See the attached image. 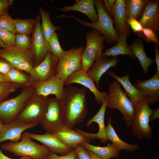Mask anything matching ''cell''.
<instances>
[{"instance_id":"1","label":"cell","mask_w":159,"mask_h":159,"mask_svg":"<svg viewBox=\"0 0 159 159\" xmlns=\"http://www.w3.org/2000/svg\"><path fill=\"white\" fill-rule=\"evenodd\" d=\"M64 88L61 102L64 125L71 128L82 122L88 112L87 90L70 85Z\"/></svg>"},{"instance_id":"2","label":"cell","mask_w":159,"mask_h":159,"mask_svg":"<svg viewBox=\"0 0 159 159\" xmlns=\"http://www.w3.org/2000/svg\"><path fill=\"white\" fill-rule=\"evenodd\" d=\"M94 4L98 15V20L95 23L90 22L72 15L63 14L58 16L57 17L73 18L81 25L93 28L102 34L108 44H112L116 43L119 40L120 37L115 29L112 19L104 9L103 1L95 0Z\"/></svg>"},{"instance_id":"3","label":"cell","mask_w":159,"mask_h":159,"mask_svg":"<svg viewBox=\"0 0 159 159\" xmlns=\"http://www.w3.org/2000/svg\"><path fill=\"white\" fill-rule=\"evenodd\" d=\"M3 150L18 157H28L32 159H44L50 152L43 145L33 141L29 137V132H24L20 140L16 143L10 142L1 147Z\"/></svg>"},{"instance_id":"4","label":"cell","mask_w":159,"mask_h":159,"mask_svg":"<svg viewBox=\"0 0 159 159\" xmlns=\"http://www.w3.org/2000/svg\"><path fill=\"white\" fill-rule=\"evenodd\" d=\"M120 85L116 80L109 85L107 106L110 109L119 110L122 115V119L126 125L129 126L134 117L135 107L122 90Z\"/></svg>"},{"instance_id":"5","label":"cell","mask_w":159,"mask_h":159,"mask_svg":"<svg viewBox=\"0 0 159 159\" xmlns=\"http://www.w3.org/2000/svg\"><path fill=\"white\" fill-rule=\"evenodd\" d=\"M153 110L146 97L135 105L134 115L130 126L132 133L138 139L152 138L153 129L149 122Z\"/></svg>"},{"instance_id":"6","label":"cell","mask_w":159,"mask_h":159,"mask_svg":"<svg viewBox=\"0 0 159 159\" xmlns=\"http://www.w3.org/2000/svg\"><path fill=\"white\" fill-rule=\"evenodd\" d=\"M35 91L32 84L22 88L17 96L6 99L0 103V118L4 124L11 121L18 116Z\"/></svg>"},{"instance_id":"7","label":"cell","mask_w":159,"mask_h":159,"mask_svg":"<svg viewBox=\"0 0 159 159\" xmlns=\"http://www.w3.org/2000/svg\"><path fill=\"white\" fill-rule=\"evenodd\" d=\"M86 47L81 54L82 69L87 72L94 62L102 56L105 48V37L97 30L93 29L85 34Z\"/></svg>"},{"instance_id":"8","label":"cell","mask_w":159,"mask_h":159,"mask_svg":"<svg viewBox=\"0 0 159 159\" xmlns=\"http://www.w3.org/2000/svg\"><path fill=\"white\" fill-rule=\"evenodd\" d=\"M0 57L9 62L13 67L29 74L35 66L33 50L18 49L15 47L6 46L0 49Z\"/></svg>"},{"instance_id":"9","label":"cell","mask_w":159,"mask_h":159,"mask_svg":"<svg viewBox=\"0 0 159 159\" xmlns=\"http://www.w3.org/2000/svg\"><path fill=\"white\" fill-rule=\"evenodd\" d=\"M48 98L39 95L35 91L22 111L15 119L26 122L41 123L45 112Z\"/></svg>"},{"instance_id":"10","label":"cell","mask_w":159,"mask_h":159,"mask_svg":"<svg viewBox=\"0 0 159 159\" xmlns=\"http://www.w3.org/2000/svg\"><path fill=\"white\" fill-rule=\"evenodd\" d=\"M41 123L46 132L52 134L64 125L61 101L56 97L48 98Z\"/></svg>"},{"instance_id":"11","label":"cell","mask_w":159,"mask_h":159,"mask_svg":"<svg viewBox=\"0 0 159 159\" xmlns=\"http://www.w3.org/2000/svg\"><path fill=\"white\" fill-rule=\"evenodd\" d=\"M85 48L82 46L72 47L65 51L63 58L59 60L56 74L64 82L73 72L82 69L81 54Z\"/></svg>"},{"instance_id":"12","label":"cell","mask_w":159,"mask_h":159,"mask_svg":"<svg viewBox=\"0 0 159 159\" xmlns=\"http://www.w3.org/2000/svg\"><path fill=\"white\" fill-rule=\"evenodd\" d=\"M59 61L49 52L43 61L34 67L29 73L32 84L44 82L56 75Z\"/></svg>"},{"instance_id":"13","label":"cell","mask_w":159,"mask_h":159,"mask_svg":"<svg viewBox=\"0 0 159 159\" xmlns=\"http://www.w3.org/2000/svg\"><path fill=\"white\" fill-rule=\"evenodd\" d=\"M40 19V16L37 15L35 19L34 27L31 37L32 50L34 55V67L41 63L47 53L50 51L48 43L42 30Z\"/></svg>"},{"instance_id":"14","label":"cell","mask_w":159,"mask_h":159,"mask_svg":"<svg viewBox=\"0 0 159 159\" xmlns=\"http://www.w3.org/2000/svg\"><path fill=\"white\" fill-rule=\"evenodd\" d=\"M73 83L81 84L87 88L94 94L95 100L98 104L102 103L108 94L105 91L100 92L95 85L94 80L82 69L76 71L70 74L64 83L67 86Z\"/></svg>"},{"instance_id":"15","label":"cell","mask_w":159,"mask_h":159,"mask_svg":"<svg viewBox=\"0 0 159 159\" xmlns=\"http://www.w3.org/2000/svg\"><path fill=\"white\" fill-rule=\"evenodd\" d=\"M38 124L21 121L15 119L4 124L0 132V143L6 140L16 143L19 141L23 132L36 126Z\"/></svg>"},{"instance_id":"16","label":"cell","mask_w":159,"mask_h":159,"mask_svg":"<svg viewBox=\"0 0 159 159\" xmlns=\"http://www.w3.org/2000/svg\"><path fill=\"white\" fill-rule=\"evenodd\" d=\"M32 84L35 92L39 95L47 97L50 95H54L60 101L62 99L64 82L56 74L46 81Z\"/></svg>"},{"instance_id":"17","label":"cell","mask_w":159,"mask_h":159,"mask_svg":"<svg viewBox=\"0 0 159 159\" xmlns=\"http://www.w3.org/2000/svg\"><path fill=\"white\" fill-rule=\"evenodd\" d=\"M107 102V96L102 102V105L97 113L91 119L89 120L86 126H89L91 124L95 122L99 126V130L96 133H92L84 132L78 128H75L76 131L82 134L88 139H99L103 143L108 142L105 131L106 127L105 124V116Z\"/></svg>"},{"instance_id":"18","label":"cell","mask_w":159,"mask_h":159,"mask_svg":"<svg viewBox=\"0 0 159 159\" xmlns=\"http://www.w3.org/2000/svg\"><path fill=\"white\" fill-rule=\"evenodd\" d=\"M29 136L31 139L41 143L52 153L63 155L69 153L74 150L50 133L46 132L43 134H38L29 133Z\"/></svg>"},{"instance_id":"19","label":"cell","mask_w":159,"mask_h":159,"mask_svg":"<svg viewBox=\"0 0 159 159\" xmlns=\"http://www.w3.org/2000/svg\"><path fill=\"white\" fill-rule=\"evenodd\" d=\"M140 92L147 99L149 104L159 101V74L157 72L150 78L144 81L137 80L134 85Z\"/></svg>"},{"instance_id":"20","label":"cell","mask_w":159,"mask_h":159,"mask_svg":"<svg viewBox=\"0 0 159 159\" xmlns=\"http://www.w3.org/2000/svg\"><path fill=\"white\" fill-rule=\"evenodd\" d=\"M143 28L150 29L155 33L159 29V1L148 0L139 21Z\"/></svg>"},{"instance_id":"21","label":"cell","mask_w":159,"mask_h":159,"mask_svg":"<svg viewBox=\"0 0 159 159\" xmlns=\"http://www.w3.org/2000/svg\"><path fill=\"white\" fill-rule=\"evenodd\" d=\"M119 62L117 57L109 59L102 55L88 69L87 73L95 82L97 89L100 88L99 82L102 75L110 68L116 66Z\"/></svg>"},{"instance_id":"22","label":"cell","mask_w":159,"mask_h":159,"mask_svg":"<svg viewBox=\"0 0 159 159\" xmlns=\"http://www.w3.org/2000/svg\"><path fill=\"white\" fill-rule=\"evenodd\" d=\"M113 18L114 27L119 37H128L131 32L126 21L125 0H116L113 8Z\"/></svg>"},{"instance_id":"23","label":"cell","mask_w":159,"mask_h":159,"mask_svg":"<svg viewBox=\"0 0 159 159\" xmlns=\"http://www.w3.org/2000/svg\"><path fill=\"white\" fill-rule=\"evenodd\" d=\"M94 2L95 0H80L77 1L72 5H67L61 8L55 7L45 3L62 12L75 11L81 12L87 16L91 22L95 23L98 20V15L95 7Z\"/></svg>"},{"instance_id":"24","label":"cell","mask_w":159,"mask_h":159,"mask_svg":"<svg viewBox=\"0 0 159 159\" xmlns=\"http://www.w3.org/2000/svg\"><path fill=\"white\" fill-rule=\"evenodd\" d=\"M52 134L74 149L79 144L85 142L90 143V141L80 133L64 125Z\"/></svg>"},{"instance_id":"25","label":"cell","mask_w":159,"mask_h":159,"mask_svg":"<svg viewBox=\"0 0 159 159\" xmlns=\"http://www.w3.org/2000/svg\"><path fill=\"white\" fill-rule=\"evenodd\" d=\"M129 72L126 75L120 77L113 72L109 71L108 74L115 79L123 87L125 93L132 104L135 107L138 102L144 99L145 97L141 94L130 82L129 79Z\"/></svg>"},{"instance_id":"26","label":"cell","mask_w":159,"mask_h":159,"mask_svg":"<svg viewBox=\"0 0 159 159\" xmlns=\"http://www.w3.org/2000/svg\"><path fill=\"white\" fill-rule=\"evenodd\" d=\"M130 47L132 52L139 60L145 74H148L149 67L155 61L146 54L143 39L140 38L135 39Z\"/></svg>"},{"instance_id":"27","label":"cell","mask_w":159,"mask_h":159,"mask_svg":"<svg viewBox=\"0 0 159 159\" xmlns=\"http://www.w3.org/2000/svg\"><path fill=\"white\" fill-rule=\"evenodd\" d=\"M81 144L86 149L90 150L102 159L116 158L120 154V150L109 142H107V145L105 147L94 145L87 142L82 143Z\"/></svg>"},{"instance_id":"28","label":"cell","mask_w":159,"mask_h":159,"mask_svg":"<svg viewBox=\"0 0 159 159\" xmlns=\"http://www.w3.org/2000/svg\"><path fill=\"white\" fill-rule=\"evenodd\" d=\"M111 117L109 119L108 124L106 127L105 131L108 140H109L119 150H125L133 151L139 148L137 144L133 145L126 143L122 140L118 136L111 124Z\"/></svg>"},{"instance_id":"29","label":"cell","mask_w":159,"mask_h":159,"mask_svg":"<svg viewBox=\"0 0 159 159\" xmlns=\"http://www.w3.org/2000/svg\"><path fill=\"white\" fill-rule=\"evenodd\" d=\"M128 37L123 36L120 37L119 40L116 42V44L111 47L106 49L102 55L115 57L120 55H126L132 59H136L130 47L127 43Z\"/></svg>"},{"instance_id":"30","label":"cell","mask_w":159,"mask_h":159,"mask_svg":"<svg viewBox=\"0 0 159 159\" xmlns=\"http://www.w3.org/2000/svg\"><path fill=\"white\" fill-rule=\"evenodd\" d=\"M147 1V0H125V16L127 24L131 18L137 20L140 19Z\"/></svg>"},{"instance_id":"31","label":"cell","mask_w":159,"mask_h":159,"mask_svg":"<svg viewBox=\"0 0 159 159\" xmlns=\"http://www.w3.org/2000/svg\"><path fill=\"white\" fill-rule=\"evenodd\" d=\"M14 67L5 76L7 80L18 85L19 88H24L32 84L29 74Z\"/></svg>"},{"instance_id":"32","label":"cell","mask_w":159,"mask_h":159,"mask_svg":"<svg viewBox=\"0 0 159 159\" xmlns=\"http://www.w3.org/2000/svg\"><path fill=\"white\" fill-rule=\"evenodd\" d=\"M39 12L41 17V24L42 30L46 41L48 42L49 39L57 30H60L59 26H54L51 22L49 13L46 11L42 8L39 9Z\"/></svg>"},{"instance_id":"33","label":"cell","mask_w":159,"mask_h":159,"mask_svg":"<svg viewBox=\"0 0 159 159\" xmlns=\"http://www.w3.org/2000/svg\"><path fill=\"white\" fill-rule=\"evenodd\" d=\"M16 34L29 35L34 30L35 20L33 19H14Z\"/></svg>"},{"instance_id":"34","label":"cell","mask_w":159,"mask_h":159,"mask_svg":"<svg viewBox=\"0 0 159 159\" xmlns=\"http://www.w3.org/2000/svg\"><path fill=\"white\" fill-rule=\"evenodd\" d=\"M48 43L52 54L59 60H61L65 55V51L62 47L58 35L55 32L50 37Z\"/></svg>"},{"instance_id":"35","label":"cell","mask_w":159,"mask_h":159,"mask_svg":"<svg viewBox=\"0 0 159 159\" xmlns=\"http://www.w3.org/2000/svg\"><path fill=\"white\" fill-rule=\"evenodd\" d=\"M19 88L18 85L10 81L0 82V103L6 100L11 93Z\"/></svg>"},{"instance_id":"36","label":"cell","mask_w":159,"mask_h":159,"mask_svg":"<svg viewBox=\"0 0 159 159\" xmlns=\"http://www.w3.org/2000/svg\"><path fill=\"white\" fill-rule=\"evenodd\" d=\"M15 47L23 50H32L31 37L29 35L16 34Z\"/></svg>"},{"instance_id":"37","label":"cell","mask_w":159,"mask_h":159,"mask_svg":"<svg viewBox=\"0 0 159 159\" xmlns=\"http://www.w3.org/2000/svg\"><path fill=\"white\" fill-rule=\"evenodd\" d=\"M0 28L16 33L14 19L8 14H4L0 16Z\"/></svg>"},{"instance_id":"38","label":"cell","mask_w":159,"mask_h":159,"mask_svg":"<svg viewBox=\"0 0 159 159\" xmlns=\"http://www.w3.org/2000/svg\"><path fill=\"white\" fill-rule=\"evenodd\" d=\"M16 34L0 28V40L7 46L15 47Z\"/></svg>"},{"instance_id":"39","label":"cell","mask_w":159,"mask_h":159,"mask_svg":"<svg viewBox=\"0 0 159 159\" xmlns=\"http://www.w3.org/2000/svg\"><path fill=\"white\" fill-rule=\"evenodd\" d=\"M127 24L135 34L140 38L143 39V28L138 20L131 18L128 21Z\"/></svg>"},{"instance_id":"40","label":"cell","mask_w":159,"mask_h":159,"mask_svg":"<svg viewBox=\"0 0 159 159\" xmlns=\"http://www.w3.org/2000/svg\"><path fill=\"white\" fill-rule=\"evenodd\" d=\"M143 39L147 43L153 42L159 44L158 39L155 33L152 29L147 28H143Z\"/></svg>"},{"instance_id":"41","label":"cell","mask_w":159,"mask_h":159,"mask_svg":"<svg viewBox=\"0 0 159 159\" xmlns=\"http://www.w3.org/2000/svg\"><path fill=\"white\" fill-rule=\"evenodd\" d=\"M48 159H79L78 153L75 149L69 153L63 155H58L57 154L50 152Z\"/></svg>"},{"instance_id":"42","label":"cell","mask_w":159,"mask_h":159,"mask_svg":"<svg viewBox=\"0 0 159 159\" xmlns=\"http://www.w3.org/2000/svg\"><path fill=\"white\" fill-rule=\"evenodd\" d=\"M13 67L9 62L0 57V74L5 76Z\"/></svg>"},{"instance_id":"43","label":"cell","mask_w":159,"mask_h":159,"mask_svg":"<svg viewBox=\"0 0 159 159\" xmlns=\"http://www.w3.org/2000/svg\"><path fill=\"white\" fill-rule=\"evenodd\" d=\"M79 159H92L87 151L81 144H79L75 148Z\"/></svg>"},{"instance_id":"44","label":"cell","mask_w":159,"mask_h":159,"mask_svg":"<svg viewBox=\"0 0 159 159\" xmlns=\"http://www.w3.org/2000/svg\"><path fill=\"white\" fill-rule=\"evenodd\" d=\"M116 0H103L104 9L109 15L113 18V10L115 3Z\"/></svg>"},{"instance_id":"45","label":"cell","mask_w":159,"mask_h":159,"mask_svg":"<svg viewBox=\"0 0 159 159\" xmlns=\"http://www.w3.org/2000/svg\"><path fill=\"white\" fill-rule=\"evenodd\" d=\"M13 1L11 0H0V16L8 13L9 7Z\"/></svg>"},{"instance_id":"46","label":"cell","mask_w":159,"mask_h":159,"mask_svg":"<svg viewBox=\"0 0 159 159\" xmlns=\"http://www.w3.org/2000/svg\"><path fill=\"white\" fill-rule=\"evenodd\" d=\"M153 46L155 54V58L154 61L156 63L157 67L156 72L159 74V48L158 45L154 43Z\"/></svg>"},{"instance_id":"47","label":"cell","mask_w":159,"mask_h":159,"mask_svg":"<svg viewBox=\"0 0 159 159\" xmlns=\"http://www.w3.org/2000/svg\"><path fill=\"white\" fill-rule=\"evenodd\" d=\"M159 108L153 110V112L150 117V122L156 119L159 118Z\"/></svg>"},{"instance_id":"48","label":"cell","mask_w":159,"mask_h":159,"mask_svg":"<svg viewBox=\"0 0 159 159\" xmlns=\"http://www.w3.org/2000/svg\"><path fill=\"white\" fill-rule=\"evenodd\" d=\"M31 158L28 157H21L17 159H31ZM0 159H14L10 158L4 155L1 151L0 145Z\"/></svg>"},{"instance_id":"49","label":"cell","mask_w":159,"mask_h":159,"mask_svg":"<svg viewBox=\"0 0 159 159\" xmlns=\"http://www.w3.org/2000/svg\"><path fill=\"white\" fill-rule=\"evenodd\" d=\"M86 150L87 151L89 154L90 155L92 158V159H102L97 156L94 153H93L90 150L87 149Z\"/></svg>"},{"instance_id":"50","label":"cell","mask_w":159,"mask_h":159,"mask_svg":"<svg viewBox=\"0 0 159 159\" xmlns=\"http://www.w3.org/2000/svg\"><path fill=\"white\" fill-rule=\"evenodd\" d=\"M7 81H8L5 77L0 74V82Z\"/></svg>"},{"instance_id":"51","label":"cell","mask_w":159,"mask_h":159,"mask_svg":"<svg viewBox=\"0 0 159 159\" xmlns=\"http://www.w3.org/2000/svg\"><path fill=\"white\" fill-rule=\"evenodd\" d=\"M4 123L3 120L0 118V132H1Z\"/></svg>"},{"instance_id":"52","label":"cell","mask_w":159,"mask_h":159,"mask_svg":"<svg viewBox=\"0 0 159 159\" xmlns=\"http://www.w3.org/2000/svg\"><path fill=\"white\" fill-rule=\"evenodd\" d=\"M6 46V45L4 43L0 40V48H2Z\"/></svg>"},{"instance_id":"53","label":"cell","mask_w":159,"mask_h":159,"mask_svg":"<svg viewBox=\"0 0 159 159\" xmlns=\"http://www.w3.org/2000/svg\"><path fill=\"white\" fill-rule=\"evenodd\" d=\"M44 159H48V157H46V158H44Z\"/></svg>"},{"instance_id":"54","label":"cell","mask_w":159,"mask_h":159,"mask_svg":"<svg viewBox=\"0 0 159 159\" xmlns=\"http://www.w3.org/2000/svg\"><path fill=\"white\" fill-rule=\"evenodd\" d=\"M151 159H157V158H153Z\"/></svg>"},{"instance_id":"55","label":"cell","mask_w":159,"mask_h":159,"mask_svg":"<svg viewBox=\"0 0 159 159\" xmlns=\"http://www.w3.org/2000/svg\"><path fill=\"white\" fill-rule=\"evenodd\" d=\"M1 48H0V49Z\"/></svg>"},{"instance_id":"56","label":"cell","mask_w":159,"mask_h":159,"mask_svg":"<svg viewBox=\"0 0 159 159\" xmlns=\"http://www.w3.org/2000/svg\"><path fill=\"white\" fill-rule=\"evenodd\" d=\"M31 159H32L31 158Z\"/></svg>"}]
</instances>
